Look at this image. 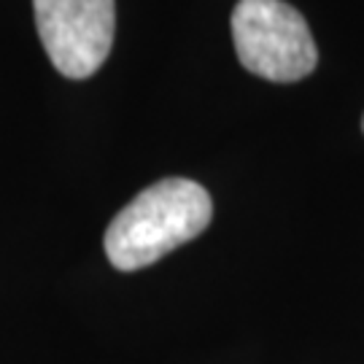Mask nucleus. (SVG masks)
<instances>
[{
    "mask_svg": "<svg viewBox=\"0 0 364 364\" xmlns=\"http://www.w3.org/2000/svg\"><path fill=\"white\" fill-rule=\"evenodd\" d=\"M232 41L240 65L275 84L299 81L318 65L311 27L287 0H237Z\"/></svg>",
    "mask_w": 364,
    "mask_h": 364,
    "instance_id": "f03ea898",
    "label": "nucleus"
},
{
    "mask_svg": "<svg viewBox=\"0 0 364 364\" xmlns=\"http://www.w3.org/2000/svg\"><path fill=\"white\" fill-rule=\"evenodd\" d=\"M33 11L41 43L63 76L81 81L97 73L114 46V0H33Z\"/></svg>",
    "mask_w": 364,
    "mask_h": 364,
    "instance_id": "7ed1b4c3",
    "label": "nucleus"
},
{
    "mask_svg": "<svg viewBox=\"0 0 364 364\" xmlns=\"http://www.w3.org/2000/svg\"><path fill=\"white\" fill-rule=\"evenodd\" d=\"M362 132H364V119H362Z\"/></svg>",
    "mask_w": 364,
    "mask_h": 364,
    "instance_id": "20e7f679",
    "label": "nucleus"
},
{
    "mask_svg": "<svg viewBox=\"0 0 364 364\" xmlns=\"http://www.w3.org/2000/svg\"><path fill=\"white\" fill-rule=\"evenodd\" d=\"M213 216L210 195L189 178H162L119 210L105 230L108 262L132 273L205 232Z\"/></svg>",
    "mask_w": 364,
    "mask_h": 364,
    "instance_id": "f257e3e1",
    "label": "nucleus"
}]
</instances>
